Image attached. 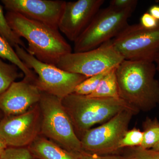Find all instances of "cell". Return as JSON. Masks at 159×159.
Instances as JSON below:
<instances>
[{
  "label": "cell",
  "mask_w": 159,
  "mask_h": 159,
  "mask_svg": "<svg viewBox=\"0 0 159 159\" xmlns=\"http://www.w3.org/2000/svg\"><path fill=\"white\" fill-rule=\"evenodd\" d=\"M155 64L150 61L123 60L116 68L119 98L138 111L159 104V82Z\"/></svg>",
  "instance_id": "6da1fadb"
},
{
  "label": "cell",
  "mask_w": 159,
  "mask_h": 159,
  "mask_svg": "<svg viewBox=\"0 0 159 159\" xmlns=\"http://www.w3.org/2000/svg\"><path fill=\"white\" fill-rule=\"evenodd\" d=\"M6 17L11 29L28 43L26 51L41 62L56 66L61 58L72 53L71 46L58 29L9 11Z\"/></svg>",
  "instance_id": "7a4b0ae2"
},
{
  "label": "cell",
  "mask_w": 159,
  "mask_h": 159,
  "mask_svg": "<svg viewBox=\"0 0 159 159\" xmlns=\"http://www.w3.org/2000/svg\"><path fill=\"white\" fill-rule=\"evenodd\" d=\"M62 102L80 140L93 125L106 122L122 111L135 109L121 99L94 98L74 93L64 98Z\"/></svg>",
  "instance_id": "3957f363"
},
{
  "label": "cell",
  "mask_w": 159,
  "mask_h": 159,
  "mask_svg": "<svg viewBox=\"0 0 159 159\" xmlns=\"http://www.w3.org/2000/svg\"><path fill=\"white\" fill-rule=\"evenodd\" d=\"M39 105L41 115L40 134L70 152L77 155L82 152L80 140L62 99L42 92Z\"/></svg>",
  "instance_id": "277c9868"
},
{
  "label": "cell",
  "mask_w": 159,
  "mask_h": 159,
  "mask_svg": "<svg viewBox=\"0 0 159 159\" xmlns=\"http://www.w3.org/2000/svg\"><path fill=\"white\" fill-rule=\"evenodd\" d=\"M135 8L119 9L109 6L100 9L88 27L74 42V52L97 48L111 40L128 25Z\"/></svg>",
  "instance_id": "5b68a950"
},
{
  "label": "cell",
  "mask_w": 159,
  "mask_h": 159,
  "mask_svg": "<svg viewBox=\"0 0 159 159\" xmlns=\"http://www.w3.org/2000/svg\"><path fill=\"white\" fill-rule=\"evenodd\" d=\"M14 48L20 59L36 74L34 83L41 92L62 99L73 93L76 87L88 78L41 62L20 46H15Z\"/></svg>",
  "instance_id": "8992f818"
},
{
  "label": "cell",
  "mask_w": 159,
  "mask_h": 159,
  "mask_svg": "<svg viewBox=\"0 0 159 159\" xmlns=\"http://www.w3.org/2000/svg\"><path fill=\"white\" fill-rule=\"evenodd\" d=\"M135 109L120 112L102 125L87 131L80 139L82 151L99 155L114 154L120 150L119 145L128 130Z\"/></svg>",
  "instance_id": "52a82bcc"
},
{
  "label": "cell",
  "mask_w": 159,
  "mask_h": 159,
  "mask_svg": "<svg viewBox=\"0 0 159 159\" xmlns=\"http://www.w3.org/2000/svg\"><path fill=\"white\" fill-rule=\"evenodd\" d=\"M123 60L110 40L97 48L66 54L61 58L56 66L89 77L117 67Z\"/></svg>",
  "instance_id": "ba28073f"
},
{
  "label": "cell",
  "mask_w": 159,
  "mask_h": 159,
  "mask_svg": "<svg viewBox=\"0 0 159 159\" xmlns=\"http://www.w3.org/2000/svg\"><path fill=\"white\" fill-rule=\"evenodd\" d=\"M111 42L125 60L154 62L159 48V26L147 29L140 24L128 25Z\"/></svg>",
  "instance_id": "9c48e42d"
},
{
  "label": "cell",
  "mask_w": 159,
  "mask_h": 159,
  "mask_svg": "<svg viewBox=\"0 0 159 159\" xmlns=\"http://www.w3.org/2000/svg\"><path fill=\"white\" fill-rule=\"evenodd\" d=\"M41 115L39 103L20 115L0 121V137L8 147H27L40 134Z\"/></svg>",
  "instance_id": "30bf717a"
},
{
  "label": "cell",
  "mask_w": 159,
  "mask_h": 159,
  "mask_svg": "<svg viewBox=\"0 0 159 159\" xmlns=\"http://www.w3.org/2000/svg\"><path fill=\"white\" fill-rule=\"evenodd\" d=\"M104 2V0L66 2L58 23V30L74 43L90 23Z\"/></svg>",
  "instance_id": "8fae6325"
},
{
  "label": "cell",
  "mask_w": 159,
  "mask_h": 159,
  "mask_svg": "<svg viewBox=\"0 0 159 159\" xmlns=\"http://www.w3.org/2000/svg\"><path fill=\"white\" fill-rule=\"evenodd\" d=\"M8 11L58 29L66 1L61 0H2Z\"/></svg>",
  "instance_id": "7c38bea8"
},
{
  "label": "cell",
  "mask_w": 159,
  "mask_h": 159,
  "mask_svg": "<svg viewBox=\"0 0 159 159\" xmlns=\"http://www.w3.org/2000/svg\"><path fill=\"white\" fill-rule=\"evenodd\" d=\"M41 94L34 80L25 77L21 81L12 83L0 95V111L4 116L24 113L39 103Z\"/></svg>",
  "instance_id": "4fadbf2b"
},
{
  "label": "cell",
  "mask_w": 159,
  "mask_h": 159,
  "mask_svg": "<svg viewBox=\"0 0 159 159\" xmlns=\"http://www.w3.org/2000/svg\"><path fill=\"white\" fill-rule=\"evenodd\" d=\"M28 148L33 157L38 159H78L77 154L66 150L41 134Z\"/></svg>",
  "instance_id": "5bb4252c"
},
{
  "label": "cell",
  "mask_w": 159,
  "mask_h": 159,
  "mask_svg": "<svg viewBox=\"0 0 159 159\" xmlns=\"http://www.w3.org/2000/svg\"><path fill=\"white\" fill-rule=\"evenodd\" d=\"M117 67L111 69L109 71L101 80L93 93L87 96V97L94 98L120 99L116 75Z\"/></svg>",
  "instance_id": "9a60e30c"
},
{
  "label": "cell",
  "mask_w": 159,
  "mask_h": 159,
  "mask_svg": "<svg viewBox=\"0 0 159 159\" xmlns=\"http://www.w3.org/2000/svg\"><path fill=\"white\" fill-rule=\"evenodd\" d=\"M0 58L6 59L11 63L17 66L25 77L35 80L36 74L31 69L28 68L20 59L14 49L10 44L0 35Z\"/></svg>",
  "instance_id": "2e32d148"
},
{
  "label": "cell",
  "mask_w": 159,
  "mask_h": 159,
  "mask_svg": "<svg viewBox=\"0 0 159 159\" xmlns=\"http://www.w3.org/2000/svg\"><path fill=\"white\" fill-rule=\"evenodd\" d=\"M23 74L17 66L4 62L0 58V95Z\"/></svg>",
  "instance_id": "e0dca14e"
},
{
  "label": "cell",
  "mask_w": 159,
  "mask_h": 159,
  "mask_svg": "<svg viewBox=\"0 0 159 159\" xmlns=\"http://www.w3.org/2000/svg\"><path fill=\"white\" fill-rule=\"evenodd\" d=\"M143 126V142L139 147L151 149L159 142V121L156 118H147Z\"/></svg>",
  "instance_id": "ac0fdd59"
},
{
  "label": "cell",
  "mask_w": 159,
  "mask_h": 159,
  "mask_svg": "<svg viewBox=\"0 0 159 159\" xmlns=\"http://www.w3.org/2000/svg\"><path fill=\"white\" fill-rule=\"evenodd\" d=\"M0 35L7 42L11 47L18 45L24 49H27L25 43L21 38L13 31L9 26L6 16L4 15L2 7L0 5Z\"/></svg>",
  "instance_id": "d6986e66"
},
{
  "label": "cell",
  "mask_w": 159,
  "mask_h": 159,
  "mask_svg": "<svg viewBox=\"0 0 159 159\" xmlns=\"http://www.w3.org/2000/svg\"><path fill=\"white\" fill-rule=\"evenodd\" d=\"M110 70L87 78L76 87L73 93L84 96L90 95L96 89L101 80Z\"/></svg>",
  "instance_id": "ffe728a7"
},
{
  "label": "cell",
  "mask_w": 159,
  "mask_h": 159,
  "mask_svg": "<svg viewBox=\"0 0 159 159\" xmlns=\"http://www.w3.org/2000/svg\"><path fill=\"white\" fill-rule=\"evenodd\" d=\"M124 159H159V150L145 149L139 147L124 148Z\"/></svg>",
  "instance_id": "44dd1931"
},
{
  "label": "cell",
  "mask_w": 159,
  "mask_h": 159,
  "mask_svg": "<svg viewBox=\"0 0 159 159\" xmlns=\"http://www.w3.org/2000/svg\"><path fill=\"white\" fill-rule=\"evenodd\" d=\"M143 140V131L136 128L128 130L120 142L119 145L120 150L124 148L140 147Z\"/></svg>",
  "instance_id": "7402d4cb"
},
{
  "label": "cell",
  "mask_w": 159,
  "mask_h": 159,
  "mask_svg": "<svg viewBox=\"0 0 159 159\" xmlns=\"http://www.w3.org/2000/svg\"><path fill=\"white\" fill-rule=\"evenodd\" d=\"M0 159H33L28 147H8L0 156Z\"/></svg>",
  "instance_id": "603a6c76"
},
{
  "label": "cell",
  "mask_w": 159,
  "mask_h": 159,
  "mask_svg": "<svg viewBox=\"0 0 159 159\" xmlns=\"http://www.w3.org/2000/svg\"><path fill=\"white\" fill-rule=\"evenodd\" d=\"M139 24L145 29H153L159 27V21L154 18L148 12H146L141 16Z\"/></svg>",
  "instance_id": "cb8c5ba5"
},
{
  "label": "cell",
  "mask_w": 159,
  "mask_h": 159,
  "mask_svg": "<svg viewBox=\"0 0 159 159\" xmlns=\"http://www.w3.org/2000/svg\"><path fill=\"white\" fill-rule=\"evenodd\" d=\"M138 3L137 0H112L109 6L117 9H125L136 8Z\"/></svg>",
  "instance_id": "d4e9b609"
},
{
  "label": "cell",
  "mask_w": 159,
  "mask_h": 159,
  "mask_svg": "<svg viewBox=\"0 0 159 159\" xmlns=\"http://www.w3.org/2000/svg\"><path fill=\"white\" fill-rule=\"evenodd\" d=\"M78 159H124L121 156L115 155H99L82 151L77 154Z\"/></svg>",
  "instance_id": "484cf974"
},
{
  "label": "cell",
  "mask_w": 159,
  "mask_h": 159,
  "mask_svg": "<svg viewBox=\"0 0 159 159\" xmlns=\"http://www.w3.org/2000/svg\"><path fill=\"white\" fill-rule=\"evenodd\" d=\"M148 13L156 19L159 21V6L153 5L148 9Z\"/></svg>",
  "instance_id": "4316f807"
},
{
  "label": "cell",
  "mask_w": 159,
  "mask_h": 159,
  "mask_svg": "<svg viewBox=\"0 0 159 159\" xmlns=\"http://www.w3.org/2000/svg\"><path fill=\"white\" fill-rule=\"evenodd\" d=\"M8 147L5 141L1 137H0V156L2 154L3 152Z\"/></svg>",
  "instance_id": "83f0119b"
},
{
  "label": "cell",
  "mask_w": 159,
  "mask_h": 159,
  "mask_svg": "<svg viewBox=\"0 0 159 159\" xmlns=\"http://www.w3.org/2000/svg\"><path fill=\"white\" fill-rule=\"evenodd\" d=\"M154 63L155 64L157 71L159 74V48L154 58Z\"/></svg>",
  "instance_id": "f1b7e54d"
},
{
  "label": "cell",
  "mask_w": 159,
  "mask_h": 159,
  "mask_svg": "<svg viewBox=\"0 0 159 159\" xmlns=\"http://www.w3.org/2000/svg\"><path fill=\"white\" fill-rule=\"evenodd\" d=\"M152 149H154V150H159V142L158 144H157L153 148H152Z\"/></svg>",
  "instance_id": "f546056e"
},
{
  "label": "cell",
  "mask_w": 159,
  "mask_h": 159,
  "mask_svg": "<svg viewBox=\"0 0 159 159\" xmlns=\"http://www.w3.org/2000/svg\"><path fill=\"white\" fill-rule=\"evenodd\" d=\"M2 111H0V118H1V117H2Z\"/></svg>",
  "instance_id": "4dcf8cb0"
},
{
  "label": "cell",
  "mask_w": 159,
  "mask_h": 159,
  "mask_svg": "<svg viewBox=\"0 0 159 159\" xmlns=\"http://www.w3.org/2000/svg\"><path fill=\"white\" fill-rule=\"evenodd\" d=\"M33 159H38L35 158L33 157Z\"/></svg>",
  "instance_id": "1f68e13d"
}]
</instances>
